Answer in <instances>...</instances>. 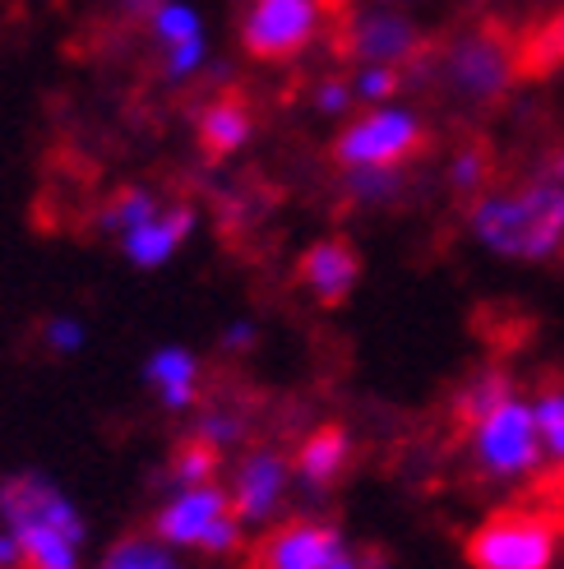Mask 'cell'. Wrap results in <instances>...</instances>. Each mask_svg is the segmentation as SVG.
Instances as JSON below:
<instances>
[{
  "instance_id": "cell-19",
  "label": "cell",
  "mask_w": 564,
  "mask_h": 569,
  "mask_svg": "<svg viewBox=\"0 0 564 569\" xmlns=\"http://www.w3.org/2000/svg\"><path fill=\"white\" fill-rule=\"evenodd\" d=\"M222 472V453L204 440L185 436L177 449H172V463H167V491H190V487H209Z\"/></svg>"
},
{
  "instance_id": "cell-25",
  "label": "cell",
  "mask_w": 564,
  "mask_h": 569,
  "mask_svg": "<svg viewBox=\"0 0 564 569\" xmlns=\"http://www.w3.org/2000/svg\"><path fill=\"white\" fill-rule=\"evenodd\" d=\"M444 181H449V190L463 194L467 204H472L476 194L491 190V153H486L482 144L454 149V158H449V167H444Z\"/></svg>"
},
{
  "instance_id": "cell-27",
  "label": "cell",
  "mask_w": 564,
  "mask_h": 569,
  "mask_svg": "<svg viewBox=\"0 0 564 569\" xmlns=\"http://www.w3.org/2000/svg\"><path fill=\"white\" fill-rule=\"evenodd\" d=\"M310 107H315L324 121H338V117H348V111L356 107L352 79H343V74H333V79H320L315 89H310Z\"/></svg>"
},
{
  "instance_id": "cell-10",
  "label": "cell",
  "mask_w": 564,
  "mask_h": 569,
  "mask_svg": "<svg viewBox=\"0 0 564 569\" xmlns=\"http://www.w3.org/2000/svg\"><path fill=\"white\" fill-rule=\"evenodd\" d=\"M324 0H245L241 10V47L250 61L282 66L320 38Z\"/></svg>"
},
{
  "instance_id": "cell-15",
  "label": "cell",
  "mask_w": 564,
  "mask_h": 569,
  "mask_svg": "<svg viewBox=\"0 0 564 569\" xmlns=\"http://www.w3.org/2000/svg\"><path fill=\"white\" fill-rule=\"evenodd\" d=\"M200 380H204V366L190 348L181 343H167L153 348L144 361V385L153 389V398L167 412H190L200 403Z\"/></svg>"
},
{
  "instance_id": "cell-2",
  "label": "cell",
  "mask_w": 564,
  "mask_h": 569,
  "mask_svg": "<svg viewBox=\"0 0 564 569\" xmlns=\"http://www.w3.org/2000/svg\"><path fill=\"white\" fill-rule=\"evenodd\" d=\"M0 528L19 542V569H79L83 515L42 472H14L0 481Z\"/></svg>"
},
{
  "instance_id": "cell-4",
  "label": "cell",
  "mask_w": 564,
  "mask_h": 569,
  "mask_svg": "<svg viewBox=\"0 0 564 569\" xmlns=\"http://www.w3.org/2000/svg\"><path fill=\"white\" fill-rule=\"evenodd\" d=\"M463 556L472 569H555L564 556V515L546 505H514L482 519Z\"/></svg>"
},
{
  "instance_id": "cell-3",
  "label": "cell",
  "mask_w": 564,
  "mask_h": 569,
  "mask_svg": "<svg viewBox=\"0 0 564 569\" xmlns=\"http://www.w3.org/2000/svg\"><path fill=\"white\" fill-rule=\"evenodd\" d=\"M518 74H523V51L495 23L463 28V33L449 38V47H440L435 61H431V79L449 93V102H459L467 111L500 107L510 98Z\"/></svg>"
},
{
  "instance_id": "cell-5",
  "label": "cell",
  "mask_w": 564,
  "mask_h": 569,
  "mask_svg": "<svg viewBox=\"0 0 564 569\" xmlns=\"http://www.w3.org/2000/svg\"><path fill=\"white\" fill-rule=\"evenodd\" d=\"M463 449H467L472 472L482 477L486 487H523V481H532L546 468L532 403L523 393L504 398L500 408L463 426Z\"/></svg>"
},
{
  "instance_id": "cell-16",
  "label": "cell",
  "mask_w": 564,
  "mask_h": 569,
  "mask_svg": "<svg viewBox=\"0 0 564 569\" xmlns=\"http://www.w3.org/2000/svg\"><path fill=\"white\" fill-rule=\"evenodd\" d=\"M255 134V111L241 93H218L200 107V149L209 158H232Z\"/></svg>"
},
{
  "instance_id": "cell-21",
  "label": "cell",
  "mask_w": 564,
  "mask_h": 569,
  "mask_svg": "<svg viewBox=\"0 0 564 569\" xmlns=\"http://www.w3.org/2000/svg\"><path fill=\"white\" fill-rule=\"evenodd\" d=\"M190 436L213 445L218 453L241 449L250 440V412L245 408H232V403H213V408H204L200 417H194V431Z\"/></svg>"
},
{
  "instance_id": "cell-7",
  "label": "cell",
  "mask_w": 564,
  "mask_h": 569,
  "mask_svg": "<svg viewBox=\"0 0 564 569\" xmlns=\"http://www.w3.org/2000/svg\"><path fill=\"white\" fill-rule=\"evenodd\" d=\"M338 51H343L352 66H389V70H403L407 79L416 70L431 74V61H435L421 23L403 6H389V0L348 14L343 33H338Z\"/></svg>"
},
{
  "instance_id": "cell-6",
  "label": "cell",
  "mask_w": 564,
  "mask_h": 569,
  "mask_svg": "<svg viewBox=\"0 0 564 569\" xmlns=\"http://www.w3.org/2000/svg\"><path fill=\"white\" fill-rule=\"evenodd\" d=\"M241 519L232 509V496L222 481L209 487L172 491L158 515H153V537L172 551H200V556H232L241 547Z\"/></svg>"
},
{
  "instance_id": "cell-11",
  "label": "cell",
  "mask_w": 564,
  "mask_h": 569,
  "mask_svg": "<svg viewBox=\"0 0 564 569\" xmlns=\"http://www.w3.org/2000/svg\"><path fill=\"white\" fill-rule=\"evenodd\" d=\"M296 487L292 481V459L282 453L278 445H250L236 468H232V481H228V496H232V509L241 528H264L282 515L288 505V491Z\"/></svg>"
},
{
  "instance_id": "cell-18",
  "label": "cell",
  "mask_w": 564,
  "mask_h": 569,
  "mask_svg": "<svg viewBox=\"0 0 564 569\" xmlns=\"http://www.w3.org/2000/svg\"><path fill=\"white\" fill-rule=\"evenodd\" d=\"M514 393H518L514 371H504V366H482V371H472L454 393V426L463 431V426L486 417L491 408H500L504 398H514Z\"/></svg>"
},
{
  "instance_id": "cell-23",
  "label": "cell",
  "mask_w": 564,
  "mask_h": 569,
  "mask_svg": "<svg viewBox=\"0 0 564 569\" xmlns=\"http://www.w3.org/2000/svg\"><path fill=\"white\" fill-rule=\"evenodd\" d=\"M149 33L158 38L162 51H177L190 42H204V19L194 6H185V0H167V6L149 19Z\"/></svg>"
},
{
  "instance_id": "cell-20",
  "label": "cell",
  "mask_w": 564,
  "mask_h": 569,
  "mask_svg": "<svg viewBox=\"0 0 564 569\" xmlns=\"http://www.w3.org/2000/svg\"><path fill=\"white\" fill-rule=\"evenodd\" d=\"M527 403H532V421H537L546 468L564 472V385H542Z\"/></svg>"
},
{
  "instance_id": "cell-14",
  "label": "cell",
  "mask_w": 564,
  "mask_h": 569,
  "mask_svg": "<svg viewBox=\"0 0 564 569\" xmlns=\"http://www.w3.org/2000/svg\"><path fill=\"white\" fill-rule=\"evenodd\" d=\"M194 232V209L190 204H162L144 227L121 237V254L134 269H162Z\"/></svg>"
},
{
  "instance_id": "cell-1",
  "label": "cell",
  "mask_w": 564,
  "mask_h": 569,
  "mask_svg": "<svg viewBox=\"0 0 564 569\" xmlns=\"http://www.w3.org/2000/svg\"><path fill=\"white\" fill-rule=\"evenodd\" d=\"M467 237L510 264H564V186L542 167L491 186L467 204Z\"/></svg>"
},
{
  "instance_id": "cell-8",
  "label": "cell",
  "mask_w": 564,
  "mask_h": 569,
  "mask_svg": "<svg viewBox=\"0 0 564 569\" xmlns=\"http://www.w3.org/2000/svg\"><path fill=\"white\" fill-rule=\"evenodd\" d=\"M426 121L412 107L389 102V107H365L352 117L333 139V162L338 167H407L426 149Z\"/></svg>"
},
{
  "instance_id": "cell-17",
  "label": "cell",
  "mask_w": 564,
  "mask_h": 569,
  "mask_svg": "<svg viewBox=\"0 0 564 569\" xmlns=\"http://www.w3.org/2000/svg\"><path fill=\"white\" fill-rule=\"evenodd\" d=\"M407 186V167H343V177H338V194L352 209H393Z\"/></svg>"
},
{
  "instance_id": "cell-13",
  "label": "cell",
  "mask_w": 564,
  "mask_h": 569,
  "mask_svg": "<svg viewBox=\"0 0 564 569\" xmlns=\"http://www.w3.org/2000/svg\"><path fill=\"white\" fill-rule=\"evenodd\" d=\"M352 463V436H348V426H338V421H324L315 426L292 453V481L310 496V500H324L338 481H343Z\"/></svg>"
},
{
  "instance_id": "cell-28",
  "label": "cell",
  "mask_w": 564,
  "mask_h": 569,
  "mask_svg": "<svg viewBox=\"0 0 564 569\" xmlns=\"http://www.w3.org/2000/svg\"><path fill=\"white\" fill-rule=\"evenodd\" d=\"M42 338H47L51 352L70 357V352H79L83 343H89V329H83V320H74V316H51L47 329H42Z\"/></svg>"
},
{
  "instance_id": "cell-22",
  "label": "cell",
  "mask_w": 564,
  "mask_h": 569,
  "mask_svg": "<svg viewBox=\"0 0 564 569\" xmlns=\"http://www.w3.org/2000/svg\"><path fill=\"white\" fill-rule=\"evenodd\" d=\"M102 569H181V560L153 532H134V537H121L117 547H107Z\"/></svg>"
},
{
  "instance_id": "cell-29",
  "label": "cell",
  "mask_w": 564,
  "mask_h": 569,
  "mask_svg": "<svg viewBox=\"0 0 564 569\" xmlns=\"http://www.w3.org/2000/svg\"><path fill=\"white\" fill-rule=\"evenodd\" d=\"M260 343V325L255 320H232L228 329H222V348L228 352H250Z\"/></svg>"
},
{
  "instance_id": "cell-26",
  "label": "cell",
  "mask_w": 564,
  "mask_h": 569,
  "mask_svg": "<svg viewBox=\"0 0 564 569\" xmlns=\"http://www.w3.org/2000/svg\"><path fill=\"white\" fill-rule=\"evenodd\" d=\"M348 79H352V93H356L361 107H389V102H399V93L407 89V74L389 70V66H356Z\"/></svg>"
},
{
  "instance_id": "cell-24",
  "label": "cell",
  "mask_w": 564,
  "mask_h": 569,
  "mask_svg": "<svg viewBox=\"0 0 564 569\" xmlns=\"http://www.w3.org/2000/svg\"><path fill=\"white\" fill-rule=\"evenodd\" d=\"M162 204H158V194L153 190H121V194H111V204L98 213V222H102V232H111V237H125V232H134V227H144L153 213H158Z\"/></svg>"
},
{
  "instance_id": "cell-30",
  "label": "cell",
  "mask_w": 564,
  "mask_h": 569,
  "mask_svg": "<svg viewBox=\"0 0 564 569\" xmlns=\"http://www.w3.org/2000/svg\"><path fill=\"white\" fill-rule=\"evenodd\" d=\"M162 6H167V0H121V10L134 14V19H153Z\"/></svg>"
},
{
  "instance_id": "cell-12",
  "label": "cell",
  "mask_w": 564,
  "mask_h": 569,
  "mask_svg": "<svg viewBox=\"0 0 564 569\" xmlns=\"http://www.w3.org/2000/svg\"><path fill=\"white\" fill-rule=\"evenodd\" d=\"M301 288L320 306H343L361 282V254L348 237H320L301 250Z\"/></svg>"
},
{
  "instance_id": "cell-9",
  "label": "cell",
  "mask_w": 564,
  "mask_h": 569,
  "mask_svg": "<svg viewBox=\"0 0 564 569\" xmlns=\"http://www.w3.org/2000/svg\"><path fill=\"white\" fill-rule=\"evenodd\" d=\"M255 560L260 569H375V556L356 551L343 528L315 515H296L269 528Z\"/></svg>"
}]
</instances>
